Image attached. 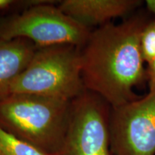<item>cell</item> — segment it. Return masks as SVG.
<instances>
[{
  "label": "cell",
  "mask_w": 155,
  "mask_h": 155,
  "mask_svg": "<svg viewBox=\"0 0 155 155\" xmlns=\"http://www.w3.org/2000/svg\"><path fill=\"white\" fill-rule=\"evenodd\" d=\"M38 47L28 39H0V101L10 94V88L27 68Z\"/></svg>",
  "instance_id": "8"
},
{
  "label": "cell",
  "mask_w": 155,
  "mask_h": 155,
  "mask_svg": "<svg viewBox=\"0 0 155 155\" xmlns=\"http://www.w3.org/2000/svg\"><path fill=\"white\" fill-rule=\"evenodd\" d=\"M110 137L113 155H154L155 94L111 108Z\"/></svg>",
  "instance_id": "6"
},
{
  "label": "cell",
  "mask_w": 155,
  "mask_h": 155,
  "mask_svg": "<svg viewBox=\"0 0 155 155\" xmlns=\"http://www.w3.org/2000/svg\"><path fill=\"white\" fill-rule=\"evenodd\" d=\"M71 101L28 94H13L0 101V127L55 155L68 125Z\"/></svg>",
  "instance_id": "2"
},
{
  "label": "cell",
  "mask_w": 155,
  "mask_h": 155,
  "mask_svg": "<svg viewBox=\"0 0 155 155\" xmlns=\"http://www.w3.org/2000/svg\"><path fill=\"white\" fill-rule=\"evenodd\" d=\"M146 5L148 10L155 16V0H147Z\"/></svg>",
  "instance_id": "13"
},
{
  "label": "cell",
  "mask_w": 155,
  "mask_h": 155,
  "mask_svg": "<svg viewBox=\"0 0 155 155\" xmlns=\"http://www.w3.org/2000/svg\"><path fill=\"white\" fill-rule=\"evenodd\" d=\"M148 68L146 71L147 78H148L150 93L155 94V58L147 64Z\"/></svg>",
  "instance_id": "12"
},
{
  "label": "cell",
  "mask_w": 155,
  "mask_h": 155,
  "mask_svg": "<svg viewBox=\"0 0 155 155\" xmlns=\"http://www.w3.org/2000/svg\"><path fill=\"white\" fill-rule=\"evenodd\" d=\"M111 111L106 101L88 90L71 101L66 133L55 155H113Z\"/></svg>",
  "instance_id": "5"
},
{
  "label": "cell",
  "mask_w": 155,
  "mask_h": 155,
  "mask_svg": "<svg viewBox=\"0 0 155 155\" xmlns=\"http://www.w3.org/2000/svg\"><path fill=\"white\" fill-rule=\"evenodd\" d=\"M81 50L68 44L38 47L28 66L12 85L10 94L75 99L86 90L81 73Z\"/></svg>",
  "instance_id": "3"
},
{
  "label": "cell",
  "mask_w": 155,
  "mask_h": 155,
  "mask_svg": "<svg viewBox=\"0 0 155 155\" xmlns=\"http://www.w3.org/2000/svg\"><path fill=\"white\" fill-rule=\"evenodd\" d=\"M140 49L144 61L150 63L155 58V19L145 25L140 36Z\"/></svg>",
  "instance_id": "10"
},
{
  "label": "cell",
  "mask_w": 155,
  "mask_h": 155,
  "mask_svg": "<svg viewBox=\"0 0 155 155\" xmlns=\"http://www.w3.org/2000/svg\"><path fill=\"white\" fill-rule=\"evenodd\" d=\"M55 2L45 0L20 12L0 15V39L25 38L37 47L68 44L82 49L92 29L65 14Z\"/></svg>",
  "instance_id": "4"
},
{
  "label": "cell",
  "mask_w": 155,
  "mask_h": 155,
  "mask_svg": "<svg viewBox=\"0 0 155 155\" xmlns=\"http://www.w3.org/2000/svg\"><path fill=\"white\" fill-rule=\"evenodd\" d=\"M22 12L25 9V1H15V0H0V12H8L11 10Z\"/></svg>",
  "instance_id": "11"
},
{
  "label": "cell",
  "mask_w": 155,
  "mask_h": 155,
  "mask_svg": "<svg viewBox=\"0 0 155 155\" xmlns=\"http://www.w3.org/2000/svg\"><path fill=\"white\" fill-rule=\"evenodd\" d=\"M0 155H48L0 127Z\"/></svg>",
  "instance_id": "9"
},
{
  "label": "cell",
  "mask_w": 155,
  "mask_h": 155,
  "mask_svg": "<svg viewBox=\"0 0 155 155\" xmlns=\"http://www.w3.org/2000/svg\"><path fill=\"white\" fill-rule=\"evenodd\" d=\"M138 0H63L58 7L77 22L92 28L124 17L141 5Z\"/></svg>",
  "instance_id": "7"
},
{
  "label": "cell",
  "mask_w": 155,
  "mask_h": 155,
  "mask_svg": "<svg viewBox=\"0 0 155 155\" xmlns=\"http://www.w3.org/2000/svg\"><path fill=\"white\" fill-rule=\"evenodd\" d=\"M147 23L132 17L92 30L81 50V73L86 90L101 97L111 108L138 99L134 88L147 78L140 36Z\"/></svg>",
  "instance_id": "1"
}]
</instances>
